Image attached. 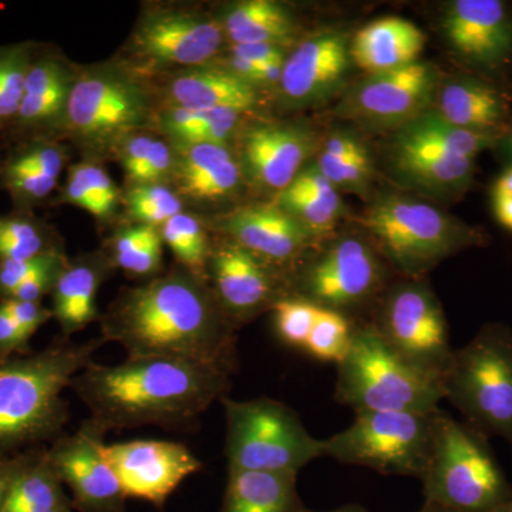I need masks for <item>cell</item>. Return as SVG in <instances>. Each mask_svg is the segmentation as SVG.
Instances as JSON below:
<instances>
[{"mask_svg":"<svg viewBox=\"0 0 512 512\" xmlns=\"http://www.w3.org/2000/svg\"><path fill=\"white\" fill-rule=\"evenodd\" d=\"M494 195H504V197H512V168L505 171L497 183L494 185Z\"/></svg>","mask_w":512,"mask_h":512,"instance_id":"obj_52","label":"cell"},{"mask_svg":"<svg viewBox=\"0 0 512 512\" xmlns=\"http://www.w3.org/2000/svg\"><path fill=\"white\" fill-rule=\"evenodd\" d=\"M399 133L471 160L493 147L497 141L495 133H481L454 126L434 110H426L416 119L403 124Z\"/></svg>","mask_w":512,"mask_h":512,"instance_id":"obj_36","label":"cell"},{"mask_svg":"<svg viewBox=\"0 0 512 512\" xmlns=\"http://www.w3.org/2000/svg\"><path fill=\"white\" fill-rule=\"evenodd\" d=\"M99 320L103 342L120 345L127 359L168 357L238 372L237 326L210 284L181 266L121 289Z\"/></svg>","mask_w":512,"mask_h":512,"instance_id":"obj_1","label":"cell"},{"mask_svg":"<svg viewBox=\"0 0 512 512\" xmlns=\"http://www.w3.org/2000/svg\"><path fill=\"white\" fill-rule=\"evenodd\" d=\"M376 302L375 315L366 322L397 355L443 384L454 349L446 315L429 284L404 278L387 286Z\"/></svg>","mask_w":512,"mask_h":512,"instance_id":"obj_11","label":"cell"},{"mask_svg":"<svg viewBox=\"0 0 512 512\" xmlns=\"http://www.w3.org/2000/svg\"><path fill=\"white\" fill-rule=\"evenodd\" d=\"M33 57L29 43L0 46V131L18 119Z\"/></svg>","mask_w":512,"mask_h":512,"instance_id":"obj_39","label":"cell"},{"mask_svg":"<svg viewBox=\"0 0 512 512\" xmlns=\"http://www.w3.org/2000/svg\"><path fill=\"white\" fill-rule=\"evenodd\" d=\"M436 86L437 73L429 63L373 74L350 96L349 111L372 123L406 124L426 111Z\"/></svg>","mask_w":512,"mask_h":512,"instance_id":"obj_19","label":"cell"},{"mask_svg":"<svg viewBox=\"0 0 512 512\" xmlns=\"http://www.w3.org/2000/svg\"><path fill=\"white\" fill-rule=\"evenodd\" d=\"M67 512H72V511H67Z\"/></svg>","mask_w":512,"mask_h":512,"instance_id":"obj_57","label":"cell"},{"mask_svg":"<svg viewBox=\"0 0 512 512\" xmlns=\"http://www.w3.org/2000/svg\"><path fill=\"white\" fill-rule=\"evenodd\" d=\"M224 29L218 18L190 8L148 9L128 37L130 70H188L207 66L220 53Z\"/></svg>","mask_w":512,"mask_h":512,"instance_id":"obj_13","label":"cell"},{"mask_svg":"<svg viewBox=\"0 0 512 512\" xmlns=\"http://www.w3.org/2000/svg\"><path fill=\"white\" fill-rule=\"evenodd\" d=\"M123 202L134 225L158 229L184 212L183 198L168 184L131 185Z\"/></svg>","mask_w":512,"mask_h":512,"instance_id":"obj_40","label":"cell"},{"mask_svg":"<svg viewBox=\"0 0 512 512\" xmlns=\"http://www.w3.org/2000/svg\"><path fill=\"white\" fill-rule=\"evenodd\" d=\"M419 512H454L447 510V508L439 507V505L426 504L424 503L423 507Z\"/></svg>","mask_w":512,"mask_h":512,"instance_id":"obj_54","label":"cell"},{"mask_svg":"<svg viewBox=\"0 0 512 512\" xmlns=\"http://www.w3.org/2000/svg\"><path fill=\"white\" fill-rule=\"evenodd\" d=\"M72 170L82 178L83 183L92 191L93 197L96 198L97 204L100 205V210L103 212V220H110L116 214L123 198H121L119 188L111 180L109 173L100 165L92 163V161L73 165Z\"/></svg>","mask_w":512,"mask_h":512,"instance_id":"obj_46","label":"cell"},{"mask_svg":"<svg viewBox=\"0 0 512 512\" xmlns=\"http://www.w3.org/2000/svg\"><path fill=\"white\" fill-rule=\"evenodd\" d=\"M353 325L355 322L348 316L320 308L303 350L320 362L339 365L348 353Z\"/></svg>","mask_w":512,"mask_h":512,"instance_id":"obj_41","label":"cell"},{"mask_svg":"<svg viewBox=\"0 0 512 512\" xmlns=\"http://www.w3.org/2000/svg\"><path fill=\"white\" fill-rule=\"evenodd\" d=\"M103 343H66L0 362V456L62 430L69 420L62 394Z\"/></svg>","mask_w":512,"mask_h":512,"instance_id":"obj_3","label":"cell"},{"mask_svg":"<svg viewBox=\"0 0 512 512\" xmlns=\"http://www.w3.org/2000/svg\"><path fill=\"white\" fill-rule=\"evenodd\" d=\"M437 410L355 413L348 429L323 440L325 457L383 476L420 480L429 463Z\"/></svg>","mask_w":512,"mask_h":512,"instance_id":"obj_10","label":"cell"},{"mask_svg":"<svg viewBox=\"0 0 512 512\" xmlns=\"http://www.w3.org/2000/svg\"><path fill=\"white\" fill-rule=\"evenodd\" d=\"M131 185L168 184L173 181L177 154L165 138L131 134L114 148Z\"/></svg>","mask_w":512,"mask_h":512,"instance_id":"obj_33","label":"cell"},{"mask_svg":"<svg viewBox=\"0 0 512 512\" xmlns=\"http://www.w3.org/2000/svg\"><path fill=\"white\" fill-rule=\"evenodd\" d=\"M443 29L458 55L477 66H500L511 56L512 19L500 0H456L446 10Z\"/></svg>","mask_w":512,"mask_h":512,"instance_id":"obj_21","label":"cell"},{"mask_svg":"<svg viewBox=\"0 0 512 512\" xmlns=\"http://www.w3.org/2000/svg\"><path fill=\"white\" fill-rule=\"evenodd\" d=\"M434 111L454 126L495 133L504 121L507 106L503 96L487 84L454 80L440 90Z\"/></svg>","mask_w":512,"mask_h":512,"instance_id":"obj_31","label":"cell"},{"mask_svg":"<svg viewBox=\"0 0 512 512\" xmlns=\"http://www.w3.org/2000/svg\"><path fill=\"white\" fill-rule=\"evenodd\" d=\"M286 281L284 272L231 239L212 245L207 282L237 328L289 296Z\"/></svg>","mask_w":512,"mask_h":512,"instance_id":"obj_14","label":"cell"},{"mask_svg":"<svg viewBox=\"0 0 512 512\" xmlns=\"http://www.w3.org/2000/svg\"><path fill=\"white\" fill-rule=\"evenodd\" d=\"M495 512H512V495L508 498L507 503L501 505V507Z\"/></svg>","mask_w":512,"mask_h":512,"instance_id":"obj_55","label":"cell"},{"mask_svg":"<svg viewBox=\"0 0 512 512\" xmlns=\"http://www.w3.org/2000/svg\"><path fill=\"white\" fill-rule=\"evenodd\" d=\"M62 249L52 229L26 212L0 217V262L23 261Z\"/></svg>","mask_w":512,"mask_h":512,"instance_id":"obj_37","label":"cell"},{"mask_svg":"<svg viewBox=\"0 0 512 512\" xmlns=\"http://www.w3.org/2000/svg\"><path fill=\"white\" fill-rule=\"evenodd\" d=\"M295 474L228 470L222 512H302Z\"/></svg>","mask_w":512,"mask_h":512,"instance_id":"obj_29","label":"cell"},{"mask_svg":"<svg viewBox=\"0 0 512 512\" xmlns=\"http://www.w3.org/2000/svg\"><path fill=\"white\" fill-rule=\"evenodd\" d=\"M103 431L86 421L72 436L57 441L47 453L62 484L72 491L77 510L124 512L126 495L101 454Z\"/></svg>","mask_w":512,"mask_h":512,"instance_id":"obj_16","label":"cell"},{"mask_svg":"<svg viewBox=\"0 0 512 512\" xmlns=\"http://www.w3.org/2000/svg\"><path fill=\"white\" fill-rule=\"evenodd\" d=\"M220 20L232 45L284 47L296 33L292 13L274 0H244L229 5Z\"/></svg>","mask_w":512,"mask_h":512,"instance_id":"obj_30","label":"cell"},{"mask_svg":"<svg viewBox=\"0 0 512 512\" xmlns=\"http://www.w3.org/2000/svg\"><path fill=\"white\" fill-rule=\"evenodd\" d=\"M302 512H318V511H311L308 510V508H303ZM325 512H369L366 510V508L359 507V505H345V507H340L338 510L333 511H325Z\"/></svg>","mask_w":512,"mask_h":512,"instance_id":"obj_53","label":"cell"},{"mask_svg":"<svg viewBox=\"0 0 512 512\" xmlns=\"http://www.w3.org/2000/svg\"><path fill=\"white\" fill-rule=\"evenodd\" d=\"M393 163L410 183L437 192L464 190L474 173L471 158L456 156L402 133H397L393 141Z\"/></svg>","mask_w":512,"mask_h":512,"instance_id":"obj_27","label":"cell"},{"mask_svg":"<svg viewBox=\"0 0 512 512\" xmlns=\"http://www.w3.org/2000/svg\"><path fill=\"white\" fill-rule=\"evenodd\" d=\"M69 507L62 481L47 454L28 460L13 478L2 512H42Z\"/></svg>","mask_w":512,"mask_h":512,"instance_id":"obj_34","label":"cell"},{"mask_svg":"<svg viewBox=\"0 0 512 512\" xmlns=\"http://www.w3.org/2000/svg\"><path fill=\"white\" fill-rule=\"evenodd\" d=\"M0 306L15 320L26 335L32 336L47 320L53 318V312L40 302L18 301V299H0Z\"/></svg>","mask_w":512,"mask_h":512,"instance_id":"obj_48","label":"cell"},{"mask_svg":"<svg viewBox=\"0 0 512 512\" xmlns=\"http://www.w3.org/2000/svg\"><path fill=\"white\" fill-rule=\"evenodd\" d=\"M386 262L365 239H336L301 262L292 274V295L329 311H356L376 303L386 284Z\"/></svg>","mask_w":512,"mask_h":512,"instance_id":"obj_12","label":"cell"},{"mask_svg":"<svg viewBox=\"0 0 512 512\" xmlns=\"http://www.w3.org/2000/svg\"><path fill=\"white\" fill-rule=\"evenodd\" d=\"M164 245L173 251L181 268L207 281L212 244L207 229L195 215L181 212L160 228Z\"/></svg>","mask_w":512,"mask_h":512,"instance_id":"obj_38","label":"cell"},{"mask_svg":"<svg viewBox=\"0 0 512 512\" xmlns=\"http://www.w3.org/2000/svg\"><path fill=\"white\" fill-rule=\"evenodd\" d=\"M359 222L373 248L403 278H424L444 259L481 242L478 232L439 208L402 195L379 198Z\"/></svg>","mask_w":512,"mask_h":512,"instance_id":"obj_6","label":"cell"},{"mask_svg":"<svg viewBox=\"0 0 512 512\" xmlns=\"http://www.w3.org/2000/svg\"><path fill=\"white\" fill-rule=\"evenodd\" d=\"M225 410L228 470L295 474L325 457L323 440L309 434L298 414L278 400H220Z\"/></svg>","mask_w":512,"mask_h":512,"instance_id":"obj_9","label":"cell"},{"mask_svg":"<svg viewBox=\"0 0 512 512\" xmlns=\"http://www.w3.org/2000/svg\"><path fill=\"white\" fill-rule=\"evenodd\" d=\"M29 336L0 306V352H13L28 345Z\"/></svg>","mask_w":512,"mask_h":512,"instance_id":"obj_49","label":"cell"},{"mask_svg":"<svg viewBox=\"0 0 512 512\" xmlns=\"http://www.w3.org/2000/svg\"><path fill=\"white\" fill-rule=\"evenodd\" d=\"M315 148L311 131L286 123H256L239 138L242 174L261 190L284 191Z\"/></svg>","mask_w":512,"mask_h":512,"instance_id":"obj_18","label":"cell"},{"mask_svg":"<svg viewBox=\"0 0 512 512\" xmlns=\"http://www.w3.org/2000/svg\"><path fill=\"white\" fill-rule=\"evenodd\" d=\"M244 111L185 110L165 107L157 116L158 130L173 147L217 144L228 146L237 134Z\"/></svg>","mask_w":512,"mask_h":512,"instance_id":"obj_32","label":"cell"},{"mask_svg":"<svg viewBox=\"0 0 512 512\" xmlns=\"http://www.w3.org/2000/svg\"><path fill=\"white\" fill-rule=\"evenodd\" d=\"M494 212L501 225L512 231V197L494 195Z\"/></svg>","mask_w":512,"mask_h":512,"instance_id":"obj_51","label":"cell"},{"mask_svg":"<svg viewBox=\"0 0 512 512\" xmlns=\"http://www.w3.org/2000/svg\"><path fill=\"white\" fill-rule=\"evenodd\" d=\"M316 165L320 173L325 175L335 187L350 188V190L365 188L372 175V161L366 148L346 160H336L320 154Z\"/></svg>","mask_w":512,"mask_h":512,"instance_id":"obj_45","label":"cell"},{"mask_svg":"<svg viewBox=\"0 0 512 512\" xmlns=\"http://www.w3.org/2000/svg\"><path fill=\"white\" fill-rule=\"evenodd\" d=\"M165 107L185 110L234 109L248 113L256 104L255 87L220 66L181 70L164 87Z\"/></svg>","mask_w":512,"mask_h":512,"instance_id":"obj_24","label":"cell"},{"mask_svg":"<svg viewBox=\"0 0 512 512\" xmlns=\"http://www.w3.org/2000/svg\"><path fill=\"white\" fill-rule=\"evenodd\" d=\"M151 120V97L140 76L124 64L103 63L76 72L62 128L92 153H113Z\"/></svg>","mask_w":512,"mask_h":512,"instance_id":"obj_8","label":"cell"},{"mask_svg":"<svg viewBox=\"0 0 512 512\" xmlns=\"http://www.w3.org/2000/svg\"><path fill=\"white\" fill-rule=\"evenodd\" d=\"M228 239L291 275L315 245L316 238L276 202L239 207L218 224Z\"/></svg>","mask_w":512,"mask_h":512,"instance_id":"obj_17","label":"cell"},{"mask_svg":"<svg viewBox=\"0 0 512 512\" xmlns=\"http://www.w3.org/2000/svg\"><path fill=\"white\" fill-rule=\"evenodd\" d=\"M274 202L316 239L329 234L342 214V201L335 185L316 165L303 168L288 188L276 194Z\"/></svg>","mask_w":512,"mask_h":512,"instance_id":"obj_28","label":"cell"},{"mask_svg":"<svg viewBox=\"0 0 512 512\" xmlns=\"http://www.w3.org/2000/svg\"><path fill=\"white\" fill-rule=\"evenodd\" d=\"M97 429L191 427L212 403L227 396L231 376L212 367L168 357L90 362L72 382Z\"/></svg>","mask_w":512,"mask_h":512,"instance_id":"obj_2","label":"cell"},{"mask_svg":"<svg viewBox=\"0 0 512 512\" xmlns=\"http://www.w3.org/2000/svg\"><path fill=\"white\" fill-rule=\"evenodd\" d=\"M113 268L106 251L67 261L52 291L53 318L59 322L64 336L74 335L100 319L97 292Z\"/></svg>","mask_w":512,"mask_h":512,"instance_id":"obj_23","label":"cell"},{"mask_svg":"<svg viewBox=\"0 0 512 512\" xmlns=\"http://www.w3.org/2000/svg\"><path fill=\"white\" fill-rule=\"evenodd\" d=\"M174 148L177 164L173 183L183 200L215 204L234 197L241 188L244 174L228 146L198 144Z\"/></svg>","mask_w":512,"mask_h":512,"instance_id":"obj_22","label":"cell"},{"mask_svg":"<svg viewBox=\"0 0 512 512\" xmlns=\"http://www.w3.org/2000/svg\"><path fill=\"white\" fill-rule=\"evenodd\" d=\"M511 147H512V141H511Z\"/></svg>","mask_w":512,"mask_h":512,"instance_id":"obj_56","label":"cell"},{"mask_svg":"<svg viewBox=\"0 0 512 512\" xmlns=\"http://www.w3.org/2000/svg\"><path fill=\"white\" fill-rule=\"evenodd\" d=\"M74 76L76 70L55 55L33 57L13 127L20 131L62 128Z\"/></svg>","mask_w":512,"mask_h":512,"instance_id":"obj_25","label":"cell"},{"mask_svg":"<svg viewBox=\"0 0 512 512\" xmlns=\"http://www.w3.org/2000/svg\"><path fill=\"white\" fill-rule=\"evenodd\" d=\"M63 258V249H56L37 258L0 262V299L8 298L20 285Z\"/></svg>","mask_w":512,"mask_h":512,"instance_id":"obj_47","label":"cell"},{"mask_svg":"<svg viewBox=\"0 0 512 512\" xmlns=\"http://www.w3.org/2000/svg\"><path fill=\"white\" fill-rule=\"evenodd\" d=\"M114 268L133 276L154 278L163 271L164 241L160 229L131 225L111 239L109 252Z\"/></svg>","mask_w":512,"mask_h":512,"instance_id":"obj_35","label":"cell"},{"mask_svg":"<svg viewBox=\"0 0 512 512\" xmlns=\"http://www.w3.org/2000/svg\"><path fill=\"white\" fill-rule=\"evenodd\" d=\"M26 461L28 458H12V460L0 458V512H2L13 478L16 477Z\"/></svg>","mask_w":512,"mask_h":512,"instance_id":"obj_50","label":"cell"},{"mask_svg":"<svg viewBox=\"0 0 512 512\" xmlns=\"http://www.w3.org/2000/svg\"><path fill=\"white\" fill-rule=\"evenodd\" d=\"M319 309L315 303L295 295L285 296L276 302L271 311L274 313L276 333L282 342L295 349H305Z\"/></svg>","mask_w":512,"mask_h":512,"instance_id":"obj_42","label":"cell"},{"mask_svg":"<svg viewBox=\"0 0 512 512\" xmlns=\"http://www.w3.org/2000/svg\"><path fill=\"white\" fill-rule=\"evenodd\" d=\"M2 183L15 204H18L20 208H29L45 201L55 190L57 180L32 173V171L16 170V168L3 165Z\"/></svg>","mask_w":512,"mask_h":512,"instance_id":"obj_44","label":"cell"},{"mask_svg":"<svg viewBox=\"0 0 512 512\" xmlns=\"http://www.w3.org/2000/svg\"><path fill=\"white\" fill-rule=\"evenodd\" d=\"M64 164H66L64 148L53 141L39 138L16 150L3 165L16 170L32 171V173L42 174L59 181Z\"/></svg>","mask_w":512,"mask_h":512,"instance_id":"obj_43","label":"cell"},{"mask_svg":"<svg viewBox=\"0 0 512 512\" xmlns=\"http://www.w3.org/2000/svg\"><path fill=\"white\" fill-rule=\"evenodd\" d=\"M349 57L348 39L342 33L309 37L286 56L278 83L282 100L301 107L326 99L345 80Z\"/></svg>","mask_w":512,"mask_h":512,"instance_id":"obj_20","label":"cell"},{"mask_svg":"<svg viewBox=\"0 0 512 512\" xmlns=\"http://www.w3.org/2000/svg\"><path fill=\"white\" fill-rule=\"evenodd\" d=\"M101 454L116 474L126 498L156 505H163L185 478L202 468L200 458L190 448L174 441L103 444Z\"/></svg>","mask_w":512,"mask_h":512,"instance_id":"obj_15","label":"cell"},{"mask_svg":"<svg viewBox=\"0 0 512 512\" xmlns=\"http://www.w3.org/2000/svg\"><path fill=\"white\" fill-rule=\"evenodd\" d=\"M424 43L426 36L410 20L387 16L356 33L350 57L373 76L416 63Z\"/></svg>","mask_w":512,"mask_h":512,"instance_id":"obj_26","label":"cell"},{"mask_svg":"<svg viewBox=\"0 0 512 512\" xmlns=\"http://www.w3.org/2000/svg\"><path fill=\"white\" fill-rule=\"evenodd\" d=\"M352 340L339 363L335 399L355 413L433 412L443 384L407 363L366 320H353Z\"/></svg>","mask_w":512,"mask_h":512,"instance_id":"obj_5","label":"cell"},{"mask_svg":"<svg viewBox=\"0 0 512 512\" xmlns=\"http://www.w3.org/2000/svg\"><path fill=\"white\" fill-rule=\"evenodd\" d=\"M443 393L464 423L488 439L501 437L512 448V330L490 323L454 349Z\"/></svg>","mask_w":512,"mask_h":512,"instance_id":"obj_7","label":"cell"},{"mask_svg":"<svg viewBox=\"0 0 512 512\" xmlns=\"http://www.w3.org/2000/svg\"><path fill=\"white\" fill-rule=\"evenodd\" d=\"M420 481L424 503L454 512H495L512 495L488 437L441 407L429 463Z\"/></svg>","mask_w":512,"mask_h":512,"instance_id":"obj_4","label":"cell"}]
</instances>
